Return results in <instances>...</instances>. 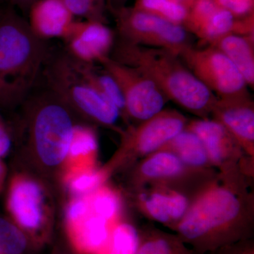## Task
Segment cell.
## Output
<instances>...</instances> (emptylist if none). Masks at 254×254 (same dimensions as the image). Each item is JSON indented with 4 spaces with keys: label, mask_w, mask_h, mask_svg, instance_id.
Listing matches in <instances>:
<instances>
[{
    "label": "cell",
    "mask_w": 254,
    "mask_h": 254,
    "mask_svg": "<svg viewBox=\"0 0 254 254\" xmlns=\"http://www.w3.org/2000/svg\"><path fill=\"white\" fill-rule=\"evenodd\" d=\"M64 4L73 16L84 18L86 21H100L107 23L105 11L107 8L95 2L94 0H63Z\"/></svg>",
    "instance_id": "29"
},
{
    "label": "cell",
    "mask_w": 254,
    "mask_h": 254,
    "mask_svg": "<svg viewBox=\"0 0 254 254\" xmlns=\"http://www.w3.org/2000/svg\"><path fill=\"white\" fill-rule=\"evenodd\" d=\"M55 254H69L67 252H56Z\"/></svg>",
    "instance_id": "37"
},
{
    "label": "cell",
    "mask_w": 254,
    "mask_h": 254,
    "mask_svg": "<svg viewBox=\"0 0 254 254\" xmlns=\"http://www.w3.org/2000/svg\"><path fill=\"white\" fill-rule=\"evenodd\" d=\"M225 253L223 254H254L253 249L251 247H228L224 246Z\"/></svg>",
    "instance_id": "32"
},
{
    "label": "cell",
    "mask_w": 254,
    "mask_h": 254,
    "mask_svg": "<svg viewBox=\"0 0 254 254\" xmlns=\"http://www.w3.org/2000/svg\"><path fill=\"white\" fill-rule=\"evenodd\" d=\"M220 50L240 71L249 88H254V38L229 33L209 44Z\"/></svg>",
    "instance_id": "16"
},
{
    "label": "cell",
    "mask_w": 254,
    "mask_h": 254,
    "mask_svg": "<svg viewBox=\"0 0 254 254\" xmlns=\"http://www.w3.org/2000/svg\"><path fill=\"white\" fill-rule=\"evenodd\" d=\"M182 169L183 163L177 155L170 152H160L143 164L141 172L149 178H163L178 175Z\"/></svg>",
    "instance_id": "23"
},
{
    "label": "cell",
    "mask_w": 254,
    "mask_h": 254,
    "mask_svg": "<svg viewBox=\"0 0 254 254\" xmlns=\"http://www.w3.org/2000/svg\"><path fill=\"white\" fill-rule=\"evenodd\" d=\"M189 6L186 0H136L133 7L183 26Z\"/></svg>",
    "instance_id": "21"
},
{
    "label": "cell",
    "mask_w": 254,
    "mask_h": 254,
    "mask_svg": "<svg viewBox=\"0 0 254 254\" xmlns=\"http://www.w3.org/2000/svg\"><path fill=\"white\" fill-rule=\"evenodd\" d=\"M86 195L88 203L95 213L108 222L116 218L120 210V201L113 191L101 190Z\"/></svg>",
    "instance_id": "28"
},
{
    "label": "cell",
    "mask_w": 254,
    "mask_h": 254,
    "mask_svg": "<svg viewBox=\"0 0 254 254\" xmlns=\"http://www.w3.org/2000/svg\"><path fill=\"white\" fill-rule=\"evenodd\" d=\"M165 145H170L182 162L192 166H201L208 158L200 138L189 129H184Z\"/></svg>",
    "instance_id": "22"
},
{
    "label": "cell",
    "mask_w": 254,
    "mask_h": 254,
    "mask_svg": "<svg viewBox=\"0 0 254 254\" xmlns=\"http://www.w3.org/2000/svg\"><path fill=\"white\" fill-rule=\"evenodd\" d=\"M11 140L9 131L1 115H0V159L9 153Z\"/></svg>",
    "instance_id": "31"
},
{
    "label": "cell",
    "mask_w": 254,
    "mask_h": 254,
    "mask_svg": "<svg viewBox=\"0 0 254 254\" xmlns=\"http://www.w3.org/2000/svg\"><path fill=\"white\" fill-rule=\"evenodd\" d=\"M182 243L180 238L153 235L138 245L136 254H190Z\"/></svg>",
    "instance_id": "26"
},
{
    "label": "cell",
    "mask_w": 254,
    "mask_h": 254,
    "mask_svg": "<svg viewBox=\"0 0 254 254\" xmlns=\"http://www.w3.org/2000/svg\"><path fill=\"white\" fill-rule=\"evenodd\" d=\"M73 17L63 0H38L29 8L28 23L33 33L43 41L64 39L74 21Z\"/></svg>",
    "instance_id": "15"
},
{
    "label": "cell",
    "mask_w": 254,
    "mask_h": 254,
    "mask_svg": "<svg viewBox=\"0 0 254 254\" xmlns=\"http://www.w3.org/2000/svg\"><path fill=\"white\" fill-rule=\"evenodd\" d=\"M128 136L127 143L143 154L155 151L185 129L186 120L173 110H162L145 120Z\"/></svg>",
    "instance_id": "14"
},
{
    "label": "cell",
    "mask_w": 254,
    "mask_h": 254,
    "mask_svg": "<svg viewBox=\"0 0 254 254\" xmlns=\"http://www.w3.org/2000/svg\"><path fill=\"white\" fill-rule=\"evenodd\" d=\"M139 240L134 227L121 224L115 227L108 254H136Z\"/></svg>",
    "instance_id": "27"
},
{
    "label": "cell",
    "mask_w": 254,
    "mask_h": 254,
    "mask_svg": "<svg viewBox=\"0 0 254 254\" xmlns=\"http://www.w3.org/2000/svg\"><path fill=\"white\" fill-rule=\"evenodd\" d=\"M27 246L28 239L22 230L0 218V254H22Z\"/></svg>",
    "instance_id": "25"
},
{
    "label": "cell",
    "mask_w": 254,
    "mask_h": 254,
    "mask_svg": "<svg viewBox=\"0 0 254 254\" xmlns=\"http://www.w3.org/2000/svg\"><path fill=\"white\" fill-rule=\"evenodd\" d=\"M48 90L66 106L105 125L116 123L120 112L81 74L67 52L47 60L44 66Z\"/></svg>",
    "instance_id": "4"
},
{
    "label": "cell",
    "mask_w": 254,
    "mask_h": 254,
    "mask_svg": "<svg viewBox=\"0 0 254 254\" xmlns=\"http://www.w3.org/2000/svg\"><path fill=\"white\" fill-rule=\"evenodd\" d=\"M211 112L237 143L247 150H253L254 108L250 93L218 98Z\"/></svg>",
    "instance_id": "13"
},
{
    "label": "cell",
    "mask_w": 254,
    "mask_h": 254,
    "mask_svg": "<svg viewBox=\"0 0 254 254\" xmlns=\"http://www.w3.org/2000/svg\"><path fill=\"white\" fill-rule=\"evenodd\" d=\"M99 64L118 83L125 100L126 113L131 118L145 121L163 110L167 98L141 69L116 61L110 56Z\"/></svg>",
    "instance_id": "8"
},
{
    "label": "cell",
    "mask_w": 254,
    "mask_h": 254,
    "mask_svg": "<svg viewBox=\"0 0 254 254\" xmlns=\"http://www.w3.org/2000/svg\"><path fill=\"white\" fill-rule=\"evenodd\" d=\"M11 2L14 5L21 8V9H28L31 7L33 3L36 2L38 0H11Z\"/></svg>",
    "instance_id": "34"
},
{
    "label": "cell",
    "mask_w": 254,
    "mask_h": 254,
    "mask_svg": "<svg viewBox=\"0 0 254 254\" xmlns=\"http://www.w3.org/2000/svg\"><path fill=\"white\" fill-rule=\"evenodd\" d=\"M222 9L235 17L240 18L254 15V0H215Z\"/></svg>",
    "instance_id": "30"
},
{
    "label": "cell",
    "mask_w": 254,
    "mask_h": 254,
    "mask_svg": "<svg viewBox=\"0 0 254 254\" xmlns=\"http://www.w3.org/2000/svg\"><path fill=\"white\" fill-rule=\"evenodd\" d=\"M34 100L31 137L38 156L46 165L66 158L74 124L69 108L48 89Z\"/></svg>",
    "instance_id": "5"
},
{
    "label": "cell",
    "mask_w": 254,
    "mask_h": 254,
    "mask_svg": "<svg viewBox=\"0 0 254 254\" xmlns=\"http://www.w3.org/2000/svg\"><path fill=\"white\" fill-rule=\"evenodd\" d=\"M186 1L189 3V4H190V3L191 2L192 0H186Z\"/></svg>",
    "instance_id": "38"
},
{
    "label": "cell",
    "mask_w": 254,
    "mask_h": 254,
    "mask_svg": "<svg viewBox=\"0 0 254 254\" xmlns=\"http://www.w3.org/2000/svg\"><path fill=\"white\" fill-rule=\"evenodd\" d=\"M237 21L238 18L220 7L215 0H192L183 27L209 45L235 33Z\"/></svg>",
    "instance_id": "12"
},
{
    "label": "cell",
    "mask_w": 254,
    "mask_h": 254,
    "mask_svg": "<svg viewBox=\"0 0 254 254\" xmlns=\"http://www.w3.org/2000/svg\"><path fill=\"white\" fill-rule=\"evenodd\" d=\"M104 175L93 168L65 171L64 180L68 190L77 196L89 194L103 182Z\"/></svg>",
    "instance_id": "24"
},
{
    "label": "cell",
    "mask_w": 254,
    "mask_h": 254,
    "mask_svg": "<svg viewBox=\"0 0 254 254\" xmlns=\"http://www.w3.org/2000/svg\"><path fill=\"white\" fill-rule=\"evenodd\" d=\"M240 202L234 193L217 188L206 192L192 205L179 224V238L199 252L215 250L241 240L245 232L234 225Z\"/></svg>",
    "instance_id": "3"
},
{
    "label": "cell",
    "mask_w": 254,
    "mask_h": 254,
    "mask_svg": "<svg viewBox=\"0 0 254 254\" xmlns=\"http://www.w3.org/2000/svg\"><path fill=\"white\" fill-rule=\"evenodd\" d=\"M113 59L141 69L168 100L197 115L212 111L218 97L168 50L119 42Z\"/></svg>",
    "instance_id": "1"
},
{
    "label": "cell",
    "mask_w": 254,
    "mask_h": 254,
    "mask_svg": "<svg viewBox=\"0 0 254 254\" xmlns=\"http://www.w3.org/2000/svg\"><path fill=\"white\" fill-rule=\"evenodd\" d=\"M187 207V198L180 194L153 193L145 201V208L150 216L163 223L183 218Z\"/></svg>",
    "instance_id": "20"
},
{
    "label": "cell",
    "mask_w": 254,
    "mask_h": 254,
    "mask_svg": "<svg viewBox=\"0 0 254 254\" xmlns=\"http://www.w3.org/2000/svg\"><path fill=\"white\" fill-rule=\"evenodd\" d=\"M121 41L160 48L180 55L190 44L189 32L180 25L125 6L113 13Z\"/></svg>",
    "instance_id": "6"
},
{
    "label": "cell",
    "mask_w": 254,
    "mask_h": 254,
    "mask_svg": "<svg viewBox=\"0 0 254 254\" xmlns=\"http://www.w3.org/2000/svg\"><path fill=\"white\" fill-rule=\"evenodd\" d=\"M108 220L95 213L87 195L78 196L68 205L66 234L71 248L77 254H98L109 238Z\"/></svg>",
    "instance_id": "9"
},
{
    "label": "cell",
    "mask_w": 254,
    "mask_h": 254,
    "mask_svg": "<svg viewBox=\"0 0 254 254\" xmlns=\"http://www.w3.org/2000/svg\"><path fill=\"white\" fill-rule=\"evenodd\" d=\"M75 61L78 70L87 81L115 105L120 113H126L123 93L115 78L102 66L99 68L95 64L81 63L76 60Z\"/></svg>",
    "instance_id": "19"
},
{
    "label": "cell",
    "mask_w": 254,
    "mask_h": 254,
    "mask_svg": "<svg viewBox=\"0 0 254 254\" xmlns=\"http://www.w3.org/2000/svg\"><path fill=\"white\" fill-rule=\"evenodd\" d=\"M6 208L16 226L33 240H43L46 216L43 190L37 182L26 177H14L8 190Z\"/></svg>",
    "instance_id": "10"
},
{
    "label": "cell",
    "mask_w": 254,
    "mask_h": 254,
    "mask_svg": "<svg viewBox=\"0 0 254 254\" xmlns=\"http://www.w3.org/2000/svg\"><path fill=\"white\" fill-rule=\"evenodd\" d=\"M129 0H105L107 9L113 14L115 11L126 6L127 3Z\"/></svg>",
    "instance_id": "33"
},
{
    "label": "cell",
    "mask_w": 254,
    "mask_h": 254,
    "mask_svg": "<svg viewBox=\"0 0 254 254\" xmlns=\"http://www.w3.org/2000/svg\"><path fill=\"white\" fill-rule=\"evenodd\" d=\"M5 177H6V170H5L4 164L0 159V191L2 190L3 185H4Z\"/></svg>",
    "instance_id": "35"
},
{
    "label": "cell",
    "mask_w": 254,
    "mask_h": 254,
    "mask_svg": "<svg viewBox=\"0 0 254 254\" xmlns=\"http://www.w3.org/2000/svg\"><path fill=\"white\" fill-rule=\"evenodd\" d=\"M98 147V138L93 128L86 125H74L65 171L93 168Z\"/></svg>",
    "instance_id": "18"
},
{
    "label": "cell",
    "mask_w": 254,
    "mask_h": 254,
    "mask_svg": "<svg viewBox=\"0 0 254 254\" xmlns=\"http://www.w3.org/2000/svg\"><path fill=\"white\" fill-rule=\"evenodd\" d=\"M179 56L195 77L218 98L250 93L236 66L217 48L208 46L197 49L189 46Z\"/></svg>",
    "instance_id": "7"
},
{
    "label": "cell",
    "mask_w": 254,
    "mask_h": 254,
    "mask_svg": "<svg viewBox=\"0 0 254 254\" xmlns=\"http://www.w3.org/2000/svg\"><path fill=\"white\" fill-rule=\"evenodd\" d=\"M203 143L208 158L214 163L223 160L234 148L236 140L225 127L217 120H200L193 121L189 127Z\"/></svg>",
    "instance_id": "17"
},
{
    "label": "cell",
    "mask_w": 254,
    "mask_h": 254,
    "mask_svg": "<svg viewBox=\"0 0 254 254\" xmlns=\"http://www.w3.org/2000/svg\"><path fill=\"white\" fill-rule=\"evenodd\" d=\"M49 51L28 21L11 9L0 11V104L23 99L34 86Z\"/></svg>",
    "instance_id": "2"
},
{
    "label": "cell",
    "mask_w": 254,
    "mask_h": 254,
    "mask_svg": "<svg viewBox=\"0 0 254 254\" xmlns=\"http://www.w3.org/2000/svg\"><path fill=\"white\" fill-rule=\"evenodd\" d=\"M94 1L95 2L98 3V4L101 5V6H105L107 8L105 0H94Z\"/></svg>",
    "instance_id": "36"
},
{
    "label": "cell",
    "mask_w": 254,
    "mask_h": 254,
    "mask_svg": "<svg viewBox=\"0 0 254 254\" xmlns=\"http://www.w3.org/2000/svg\"><path fill=\"white\" fill-rule=\"evenodd\" d=\"M67 53L81 63L100 64L110 57L115 35L107 23L95 21H73L65 37Z\"/></svg>",
    "instance_id": "11"
}]
</instances>
